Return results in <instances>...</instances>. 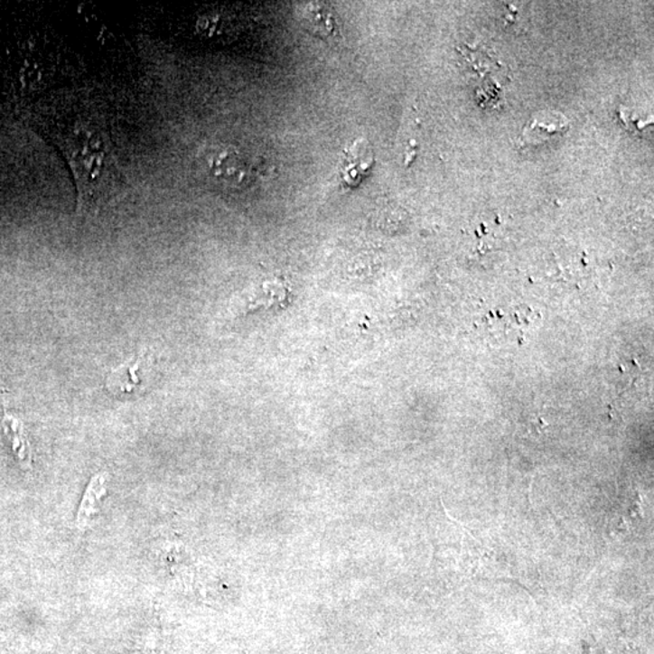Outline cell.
Listing matches in <instances>:
<instances>
[{"instance_id": "obj_4", "label": "cell", "mask_w": 654, "mask_h": 654, "mask_svg": "<svg viewBox=\"0 0 654 654\" xmlns=\"http://www.w3.org/2000/svg\"><path fill=\"white\" fill-rule=\"evenodd\" d=\"M147 355L137 353L133 360L124 362L119 368L112 369L106 379V389L109 393L119 396V394H130L140 386L141 378L138 376L142 365L145 364Z\"/></svg>"}, {"instance_id": "obj_1", "label": "cell", "mask_w": 654, "mask_h": 654, "mask_svg": "<svg viewBox=\"0 0 654 654\" xmlns=\"http://www.w3.org/2000/svg\"><path fill=\"white\" fill-rule=\"evenodd\" d=\"M45 134L73 173L77 212L95 215L126 190V177L105 116L80 94L52 98L45 108Z\"/></svg>"}, {"instance_id": "obj_6", "label": "cell", "mask_w": 654, "mask_h": 654, "mask_svg": "<svg viewBox=\"0 0 654 654\" xmlns=\"http://www.w3.org/2000/svg\"><path fill=\"white\" fill-rule=\"evenodd\" d=\"M0 425H2L6 438L12 444L14 453H15L16 460L19 461L21 467L31 469L32 450L26 433H24L23 423L19 418L8 414L5 408V417L0 422Z\"/></svg>"}, {"instance_id": "obj_2", "label": "cell", "mask_w": 654, "mask_h": 654, "mask_svg": "<svg viewBox=\"0 0 654 654\" xmlns=\"http://www.w3.org/2000/svg\"><path fill=\"white\" fill-rule=\"evenodd\" d=\"M201 163L205 175L219 186L237 188L250 179L248 159L232 145H211L202 153Z\"/></svg>"}, {"instance_id": "obj_5", "label": "cell", "mask_w": 654, "mask_h": 654, "mask_svg": "<svg viewBox=\"0 0 654 654\" xmlns=\"http://www.w3.org/2000/svg\"><path fill=\"white\" fill-rule=\"evenodd\" d=\"M372 164L373 155L368 144L362 141L355 142L346 153V162L342 169L344 183L350 187L358 186Z\"/></svg>"}, {"instance_id": "obj_7", "label": "cell", "mask_w": 654, "mask_h": 654, "mask_svg": "<svg viewBox=\"0 0 654 654\" xmlns=\"http://www.w3.org/2000/svg\"><path fill=\"white\" fill-rule=\"evenodd\" d=\"M106 493V475L98 474L91 479L89 483L83 500H81L79 511H78L77 525L79 528H84L91 520L92 515L96 511V503L105 496Z\"/></svg>"}, {"instance_id": "obj_3", "label": "cell", "mask_w": 654, "mask_h": 654, "mask_svg": "<svg viewBox=\"0 0 654 654\" xmlns=\"http://www.w3.org/2000/svg\"><path fill=\"white\" fill-rule=\"evenodd\" d=\"M570 127L568 120L560 113H540L522 130L520 141L522 147H535L543 142L561 136Z\"/></svg>"}]
</instances>
